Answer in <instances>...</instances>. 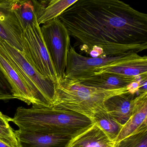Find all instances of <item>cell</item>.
<instances>
[{"instance_id":"6da1fadb","label":"cell","mask_w":147,"mask_h":147,"mask_svg":"<svg viewBox=\"0 0 147 147\" xmlns=\"http://www.w3.org/2000/svg\"><path fill=\"white\" fill-rule=\"evenodd\" d=\"M74 47L99 57L147 49V15L118 0H77L58 17Z\"/></svg>"},{"instance_id":"7a4b0ae2","label":"cell","mask_w":147,"mask_h":147,"mask_svg":"<svg viewBox=\"0 0 147 147\" xmlns=\"http://www.w3.org/2000/svg\"><path fill=\"white\" fill-rule=\"evenodd\" d=\"M20 131L60 135L73 138L94 124L91 119L77 113L54 107L27 108L20 107L12 121Z\"/></svg>"},{"instance_id":"3957f363","label":"cell","mask_w":147,"mask_h":147,"mask_svg":"<svg viewBox=\"0 0 147 147\" xmlns=\"http://www.w3.org/2000/svg\"><path fill=\"white\" fill-rule=\"evenodd\" d=\"M127 92V86L108 90L86 86L76 80L64 78L55 84L53 107L77 113L93 121L96 113L106 110L104 104L107 100Z\"/></svg>"},{"instance_id":"277c9868","label":"cell","mask_w":147,"mask_h":147,"mask_svg":"<svg viewBox=\"0 0 147 147\" xmlns=\"http://www.w3.org/2000/svg\"><path fill=\"white\" fill-rule=\"evenodd\" d=\"M0 52L15 67L25 82L34 101L32 106L51 107L55 96V84L38 73L21 52L0 40Z\"/></svg>"},{"instance_id":"5b68a950","label":"cell","mask_w":147,"mask_h":147,"mask_svg":"<svg viewBox=\"0 0 147 147\" xmlns=\"http://www.w3.org/2000/svg\"><path fill=\"white\" fill-rule=\"evenodd\" d=\"M24 51L26 61L41 75L57 83V76L47 50L38 24L28 26L22 35Z\"/></svg>"},{"instance_id":"8992f818","label":"cell","mask_w":147,"mask_h":147,"mask_svg":"<svg viewBox=\"0 0 147 147\" xmlns=\"http://www.w3.org/2000/svg\"><path fill=\"white\" fill-rule=\"evenodd\" d=\"M40 29L58 81L65 77L71 46L69 33L58 18L44 24Z\"/></svg>"},{"instance_id":"52a82bcc","label":"cell","mask_w":147,"mask_h":147,"mask_svg":"<svg viewBox=\"0 0 147 147\" xmlns=\"http://www.w3.org/2000/svg\"><path fill=\"white\" fill-rule=\"evenodd\" d=\"M123 56L95 58L87 57L77 53L71 45L68 55L64 78L77 80L90 77L93 75L94 71L98 68L118 60Z\"/></svg>"},{"instance_id":"ba28073f","label":"cell","mask_w":147,"mask_h":147,"mask_svg":"<svg viewBox=\"0 0 147 147\" xmlns=\"http://www.w3.org/2000/svg\"><path fill=\"white\" fill-rule=\"evenodd\" d=\"M14 0H0V40L23 53V30L13 10Z\"/></svg>"},{"instance_id":"9c48e42d","label":"cell","mask_w":147,"mask_h":147,"mask_svg":"<svg viewBox=\"0 0 147 147\" xmlns=\"http://www.w3.org/2000/svg\"><path fill=\"white\" fill-rule=\"evenodd\" d=\"M103 74L126 77L147 75V57L135 53L124 55L118 60L98 68L93 75Z\"/></svg>"},{"instance_id":"30bf717a","label":"cell","mask_w":147,"mask_h":147,"mask_svg":"<svg viewBox=\"0 0 147 147\" xmlns=\"http://www.w3.org/2000/svg\"><path fill=\"white\" fill-rule=\"evenodd\" d=\"M137 96L127 92L113 96L105 101V108L117 122L123 125L132 114Z\"/></svg>"},{"instance_id":"8fae6325","label":"cell","mask_w":147,"mask_h":147,"mask_svg":"<svg viewBox=\"0 0 147 147\" xmlns=\"http://www.w3.org/2000/svg\"><path fill=\"white\" fill-rule=\"evenodd\" d=\"M19 147H67L72 138L52 134L30 133L15 130Z\"/></svg>"},{"instance_id":"7c38bea8","label":"cell","mask_w":147,"mask_h":147,"mask_svg":"<svg viewBox=\"0 0 147 147\" xmlns=\"http://www.w3.org/2000/svg\"><path fill=\"white\" fill-rule=\"evenodd\" d=\"M0 67L11 87L14 98L22 100L28 105H33L34 100L27 85L15 67L1 52Z\"/></svg>"},{"instance_id":"4fadbf2b","label":"cell","mask_w":147,"mask_h":147,"mask_svg":"<svg viewBox=\"0 0 147 147\" xmlns=\"http://www.w3.org/2000/svg\"><path fill=\"white\" fill-rule=\"evenodd\" d=\"M77 0L32 1L38 24H44L58 18Z\"/></svg>"},{"instance_id":"5bb4252c","label":"cell","mask_w":147,"mask_h":147,"mask_svg":"<svg viewBox=\"0 0 147 147\" xmlns=\"http://www.w3.org/2000/svg\"><path fill=\"white\" fill-rule=\"evenodd\" d=\"M145 76L147 75L126 77L111 74H103L75 80L86 86L111 90L125 87L131 82L136 81Z\"/></svg>"},{"instance_id":"9a60e30c","label":"cell","mask_w":147,"mask_h":147,"mask_svg":"<svg viewBox=\"0 0 147 147\" xmlns=\"http://www.w3.org/2000/svg\"><path fill=\"white\" fill-rule=\"evenodd\" d=\"M114 143L95 123L69 141L67 147H113Z\"/></svg>"},{"instance_id":"2e32d148","label":"cell","mask_w":147,"mask_h":147,"mask_svg":"<svg viewBox=\"0 0 147 147\" xmlns=\"http://www.w3.org/2000/svg\"><path fill=\"white\" fill-rule=\"evenodd\" d=\"M145 123H147V92L136 97V105L132 114L123 125L115 143L129 136Z\"/></svg>"},{"instance_id":"e0dca14e","label":"cell","mask_w":147,"mask_h":147,"mask_svg":"<svg viewBox=\"0 0 147 147\" xmlns=\"http://www.w3.org/2000/svg\"><path fill=\"white\" fill-rule=\"evenodd\" d=\"M13 10L23 31L28 26L38 24L34 5L32 1L14 0Z\"/></svg>"},{"instance_id":"ac0fdd59","label":"cell","mask_w":147,"mask_h":147,"mask_svg":"<svg viewBox=\"0 0 147 147\" xmlns=\"http://www.w3.org/2000/svg\"><path fill=\"white\" fill-rule=\"evenodd\" d=\"M93 121L115 143L123 125L117 122L106 110L96 113Z\"/></svg>"},{"instance_id":"d6986e66","label":"cell","mask_w":147,"mask_h":147,"mask_svg":"<svg viewBox=\"0 0 147 147\" xmlns=\"http://www.w3.org/2000/svg\"><path fill=\"white\" fill-rule=\"evenodd\" d=\"M113 147H147V123L129 136L115 143Z\"/></svg>"},{"instance_id":"ffe728a7","label":"cell","mask_w":147,"mask_h":147,"mask_svg":"<svg viewBox=\"0 0 147 147\" xmlns=\"http://www.w3.org/2000/svg\"><path fill=\"white\" fill-rule=\"evenodd\" d=\"M14 98L12 89L0 67V100H7Z\"/></svg>"},{"instance_id":"44dd1931","label":"cell","mask_w":147,"mask_h":147,"mask_svg":"<svg viewBox=\"0 0 147 147\" xmlns=\"http://www.w3.org/2000/svg\"><path fill=\"white\" fill-rule=\"evenodd\" d=\"M0 140L11 147H19L15 130L11 126L0 127Z\"/></svg>"},{"instance_id":"7402d4cb","label":"cell","mask_w":147,"mask_h":147,"mask_svg":"<svg viewBox=\"0 0 147 147\" xmlns=\"http://www.w3.org/2000/svg\"><path fill=\"white\" fill-rule=\"evenodd\" d=\"M11 121H12V118L5 115L0 111V127H10L9 123Z\"/></svg>"},{"instance_id":"603a6c76","label":"cell","mask_w":147,"mask_h":147,"mask_svg":"<svg viewBox=\"0 0 147 147\" xmlns=\"http://www.w3.org/2000/svg\"><path fill=\"white\" fill-rule=\"evenodd\" d=\"M0 147H11L7 144L0 140Z\"/></svg>"},{"instance_id":"cb8c5ba5","label":"cell","mask_w":147,"mask_h":147,"mask_svg":"<svg viewBox=\"0 0 147 147\" xmlns=\"http://www.w3.org/2000/svg\"></svg>"}]
</instances>
